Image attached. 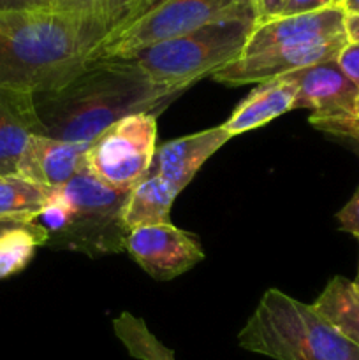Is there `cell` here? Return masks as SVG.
<instances>
[{"mask_svg":"<svg viewBox=\"0 0 359 360\" xmlns=\"http://www.w3.org/2000/svg\"><path fill=\"white\" fill-rule=\"evenodd\" d=\"M106 35L94 0L0 11V88H58L94 60Z\"/></svg>","mask_w":359,"mask_h":360,"instance_id":"1","label":"cell"},{"mask_svg":"<svg viewBox=\"0 0 359 360\" xmlns=\"http://www.w3.org/2000/svg\"><path fill=\"white\" fill-rule=\"evenodd\" d=\"M180 94L157 86L132 58H94L67 83L34 95L44 136L92 143L136 112H158Z\"/></svg>","mask_w":359,"mask_h":360,"instance_id":"2","label":"cell"},{"mask_svg":"<svg viewBox=\"0 0 359 360\" xmlns=\"http://www.w3.org/2000/svg\"><path fill=\"white\" fill-rule=\"evenodd\" d=\"M238 345L273 360H359V345L338 333L312 304L277 288L264 292L239 330Z\"/></svg>","mask_w":359,"mask_h":360,"instance_id":"3","label":"cell"},{"mask_svg":"<svg viewBox=\"0 0 359 360\" xmlns=\"http://www.w3.org/2000/svg\"><path fill=\"white\" fill-rule=\"evenodd\" d=\"M256 23L257 20H232L208 25L192 34L158 42L132 60L151 83L182 94L190 84L238 60Z\"/></svg>","mask_w":359,"mask_h":360,"instance_id":"4","label":"cell"},{"mask_svg":"<svg viewBox=\"0 0 359 360\" xmlns=\"http://www.w3.org/2000/svg\"><path fill=\"white\" fill-rule=\"evenodd\" d=\"M53 192L67 204L69 218L46 245L84 253L92 259L125 250L129 232L123 225L122 210L129 192L102 185L87 169Z\"/></svg>","mask_w":359,"mask_h":360,"instance_id":"5","label":"cell"},{"mask_svg":"<svg viewBox=\"0 0 359 360\" xmlns=\"http://www.w3.org/2000/svg\"><path fill=\"white\" fill-rule=\"evenodd\" d=\"M232 20H257L252 0H164L106 35L94 58H134L158 42Z\"/></svg>","mask_w":359,"mask_h":360,"instance_id":"6","label":"cell"},{"mask_svg":"<svg viewBox=\"0 0 359 360\" xmlns=\"http://www.w3.org/2000/svg\"><path fill=\"white\" fill-rule=\"evenodd\" d=\"M157 116L136 112L95 137L84 155V169L116 192H130L150 174L157 150Z\"/></svg>","mask_w":359,"mask_h":360,"instance_id":"7","label":"cell"},{"mask_svg":"<svg viewBox=\"0 0 359 360\" xmlns=\"http://www.w3.org/2000/svg\"><path fill=\"white\" fill-rule=\"evenodd\" d=\"M292 74L298 81L294 109L312 111L310 123L315 129L359 143V122L354 116L359 86L341 72L336 60Z\"/></svg>","mask_w":359,"mask_h":360,"instance_id":"8","label":"cell"},{"mask_svg":"<svg viewBox=\"0 0 359 360\" xmlns=\"http://www.w3.org/2000/svg\"><path fill=\"white\" fill-rule=\"evenodd\" d=\"M348 42L347 37L327 39V41L299 42V44H282L267 48L253 55H241L215 72L217 83L239 86L248 83H264L285 74L298 72L317 63L336 60L341 49Z\"/></svg>","mask_w":359,"mask_h":360,"instance_id":"9","label":"cell"},{"mask_svg":"<svg viewBox=\"0 0 359 360\" xmlns=\"http://www.w3.org/2000/svg\"><path fill=\"white\" fill-rule=\"evenodd\" d=\"M125 252L158 281L172 280L204 259L197 236L172 224L132 229L127 234Z\"/></svg>","mask_w":359,"mask_h":360,"instance_id":"10","label":"cell"},{"mask_svg":"<svg viewBox=\"0 0 359 360\" xmlns=\"http://www.w3.org/2000/svg\"><path fill=\"white\" fill-rule=\"evenodd\" d=\"M345 18L347 14L340 6H331L322 11H315V13L278 16L267 21H257L248 41H246L243 55H253V53L282 44H299V42L347 37Z\"/></svg>","mask_w":359,"mask_h":360,"instance_id":"11","label":"cell"},{"mask_svg":"<svg viewBox=\"0 0 359 360\" xmlns=\"http://www.w3.org/2000/svg\"><path fill=\"white\" fill-rule=\"evenodd\" d=\"M88 146L90 143L32 136L18 162L16 176L53 192L83 171Z\"/></svg>","mask_w":359,"mask_h":360,"instance_id":"12","label":"cell"},{"mask_svg":"<svg viewBox=\"0 0 359 360\" xmlns=\"http://www.w3.org/2000/svg\"><path fill=\"white\" fill-rule=\"evenodd\" d=\"M229 139L232 137L227 130L218 125L168 141L155 150L150 172L162 176L182 193L204 162L213 157V153H217Z\"/></svg>","mask_w":359,"mask_h":360,"instance_id":"13","label":"cell"},{"mask_svg":"<svg viewBox=\"0 0 359 360\" xmlns=\"http://www.w3.org/2000/svg\"><path fill=\"white\" fill-rule=\"evenodd\" d=\"M32 136H44L32 91L0 88V176H16Z\"/></svg>","mask_w":359,"mask_h":360,"instance_id":"14","label":"cell"},{"mask_svg":"<svg viewBox=\"0 0 359 360\" xmlns=\"http://www.w3.org/2000/svg\"><path fill=\"white\" fill-rule=\"evenodd\" d=\"M298 81L294 74L275 77L259 83L238 105L224 123L229 136L234 137L248 130L267 125L278 116L294 111Z\"/></svg>","mask_w":359,"mask_h":360,"instance_id":"15","label":"cell"},{"mask_svg":"<svg viewBox=\"0 0 359 360\" xmlns=\"http://www.w3.org/2000/svg\"><path fill=\"white\" fill-rule=\"evenodd\" d=\"M178 195L180 192L171 183L150 172L127 193L122 210L127 232L146 225L171 224V207Z\"/></svg>","mask_w":359,"mask_h":360,"instance_id":"16","label":"cell"},{"mask_svg":"<svg viewBox=\"0 0 359 360\" xmlns=\"http://www.w3.org/2000/svg\"><path fill=\"white\" fill-rule=\"evenodd\" d=\"M312 306L338 333L359 345V287L354 280L334 276Z\"/></svg>","mask_w":359,"mask_h":360,"instance_id":"17","label":"cell"},{"mask_svg":"<svg viewBox=\"0 0 359 360\" xmlns=\"http://www.w3.org/2000/svg\"><path fill=\"white\" fill-rule=\"evenodd\" d=\"M48 238V231L37 220L7 231L0 238V280L23 271Z\"/></svg>","mask_w":359,"mask_h":360,"instance_id":"18","label":"cell"},{"mask_svg":"<svg viewBox=\"0 0 359 360\" xmlns=\"http://www.w3.org/2000/svg\"><path fill=\"white\" fill-rule=\"evenodd\" d=\"M113 330L127 354L137 360H176L175 352L165 347L141 316L123 311L113 320Z\"/></svg>","mask_w":359,"mask_h":360,"instance_id":"19","label":"cell"},{"mask_svg":"<svg viewBox=\"0 0 359 360\" xmlns=\"http://www.w3.org/2000/svg\"><path fill=\"white\" fill-rule=\"evenodd\" d=\"M48 197L49 190L20 176H0V218L37 220Z\"/></svg>","mask_w":359,"mask_h":360,"instance_id":"20","label":"cell"},{"mask_svg":"<svg viewBox=\"0 0 359 360\" xmlns=\"http://www.w3.org/2000/svg\"><path fill=\"white\" fill-rule=\"evenodd\" d=\"M136 0H94V9L108 34L122 27Z\"/></svg>","mask_w":359,"mask_h":360,"instance_id":"21","label":"cell"},{"mask_svg":"<svg viewBox=\"0 0 359 360\" xmlns=\"http://www.w3.org/2000/svg\"><path fill=\"white\" fill-rule=\"evenodd\" d=\"M340 231L348 232L359 239V186L354 192L352 199L338 211L336 214Z\"/></svg>","mask_w":359,"mask_h":360,"instance_id":"22","label":"cell"},{"mask_svg":"<svg viewBox=\"0 0 359 360\" xmlns=\"http://www.w3.org/2000/svg\"><path fill=\"white\" fill-rule=\"evenodd\" d=\"M341 72L359 86V42H347L336 58Z\"/></svg>","mask_w":359,"mask_h":360,"instance_id":"23","label":"cell"},{"mask_svg":"<svg viewBox=\"0 0 359 360\" xmlns=\"http://www.w3.org/2000/svg\"><path fill=\"white\" fill-rule=\"evenodd\" d=\"M331 6H334V0H287V4L282 9L280 16H296V14L315 13V11H322Z\"/></svg>","mask_w":359,"mask_h":360,"instance_id":"24","label":"cell"},{"mask_svg":"<svg viewBox=\"0 0 359 360\" xmlns=\"http://www.w3.org/2000/svg\"><path fill=\"white\" fill-rule=\"evenodd\" d=\"M257 13V21H267L280 16L287 0H252Z\"/></svg>","mask_w":359,"mask_h":360,"instance_id":"25","label":"cell"},{"mask_svg":"<svg viewBox=\"0 0 359 360\" xmlns=\"http://www.w3.org/2000/svg\"><path fill=\"white\" fill-rule=\"evenodd\" d=\"M60 0H0V11H21L49 7Z\"/></svg>","mask_w":359,"mask_h":360,"instance_id":"26","label":"cell"},{"mask_svg":"<svg viewBox=\"0 0 359 360\" xmlns=\"http://www.w3.org/2000/svg\"><path fill=\"white\" fill-rule=\"evenodd\" d=\"M162 2H164V0H136V2H134V6H132V9H130L129 16H127V20L123 21V25H127V23H130V21L137 20V18L143 16V14H146L148 11L153 9L155 6H158V4H162ZM123 25H122V27H123Z\"/></svg>","mask_w":359,"mask_h":360,"instance_id":"27","label":"cell"},{"mask_svg":"<svg viewBox=\"0 0 359 360\" xmlns=\"http://www.w3.org/2000/svg\"><path fill=\"white\" fill-rule=\"evenodd\" d=\"M345 32H347L348 42H359V14H347Z\"/></svg>","mask_w":359,"mask_h":360,"instance_id":"28","label":"cell"},{"mask_svg":"<svg viewBox=\"0 0 359 360\" xmlns=\"http://www.w3.org/2000/svg\"><path fill=\"white\" fill-rule=\"evenodd\" d=\"M30 221H35V220H23V218H0V238H2L7 231H11V229L21 227V225L25 224H30Z\"/></svg>","mask_w":359,"mask_h":360,"instance_id":"29","label":"cell"},{"mask_svg":"<svg viewBox=\"0 0 359 360\" xmlns=\"http://www.w3.org/2000/svg\"><path fill=\"white\" fill-rule=\"evenodd\" d=\"M341 9L345 11V14H359V0H344Z\"/></svg>","mask_w":359,"mask_h":360,"instance_id":"30","label":"cell"},{"mask_svg":"<svg viewBox=\"0 0 359 360\" xmlns=\"http://www.w3.org/2000/svg\"><path fill=\"white\" fill-rule=\"evenodd\" d=\"M354 116H355V120L359 122V95H358V98H355V102H354Z\"/></svg>","mask_w":359,"mask_h":360,"instance_id":"31","label":"cell"},{"mask_svg":"<svg viewBox=\"0 0 359 360\" xmlns=\"http://www.w3.org/2000/svg\"><path fill=\"white\" fill-rule=\"evenodd\" d=\"M358 241H359V239H358ZM354 283L358 285V287H359V264H358V274H355V280H354Z\"/></svg>","mask_w":359,"mask_h":360,"instance_id":"32","label":"cell"},{"mask_svg":"<svg viewBox=\"0 0 359 360\" xmlns=\"http://www.w3.org/2000/svg\"><path fill=\"white\" fill-rule=\"evenodd\" d=\"M341 2H344V0H334V6H340L341 7Z\"/></svg>","mask_w":359,"mask_h":360,"instance_id":"33","label":"cell"}]
</instances>
